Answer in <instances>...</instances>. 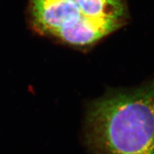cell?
I'll return each instance as SVG.
<instances>
[{"instance_id": "cell-1", "label": "cell", "mask_w": 154, "mask_h": 154, "mask_svg": "<svg viewBox=\"0 0 154 154\" xmlns=\"http://www.w3.org/2000/svg\"><path fill=\"white\" fill-rule=\"evenodd\" d=\"M38 32L75 47L93 46L128 18L126 0H29Z\"/></svg>"}]
</instances>
